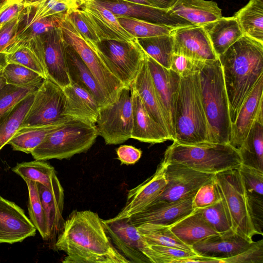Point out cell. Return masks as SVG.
<instances>
[{
	"instance_id": "obj_1",
	"label": "cell",
	"mask_w": 263,
	"mask_h": 263,
	"mask_svg": "<svg viewBox=\"0 0 263 263\" xmlns=\"http://www.w3.org/2000/svg\"><path fill=\"white\" fill-rule=\"evenodd\" d=\"M54 247L66 254L63 263H130L113 245L102 219L90 210L70 213Z\"/></svg>"
},
{
	"instance_id": "obj_2",
	"label": "cell",
	"mask_w": 263,
	"mask_h": 263,
	"mask_svg": "<svg viewBox=\"0 0 263 263\" xmlns=\"http://www.w3.org/2000/svg\"><path fill=\"white\" fill-rule=\"evenodd\" d=\"M218 59L232 124L243 102L263 76V43L243 34Z\"/></svg>"
},
{
	"instance_id": "obj_3",
	"label": "cell",
	"mask_w": 263,
	"mask_h": 263,
	"mask_svg": "<svg viewBox=\"0 0 263 263\" xmlns=\"http://www.w3.org/2000/svg\"><path fill=\"white\" fill-rule=\"evenodd\" d=\"M173 141L195 145L209 142V129L202 105L199 72L181 78L174 111Z\"/></svg>"
},
{
	"instance_id": "obj_4",
	"label": "cell",
	"mask_w": 263,
	"mask_h": 263,
	"mask_svg": "<svg viewBox=\"0 0 263 263\" xmlns=\"http://www.w3.org/2000/svg\"><path fill=\"white\" fill-rule=\"evenodd\" d=\"M201 97L206 116L209 142L229 143L231 130L229 106L219 59L205 61L199 72Z\"/></svg>"
},
{
	"instance_id": "obj_5",
	"label": "cell",
	"mask_w": 263,
	"mask_h": 263,
	"mask_svg": "<svg viewBox=\"0 0 263 263\" xmlns=\"http://www.w3.org/2000/svg\"><path fill=\"white\" fill-rule=\"evenodd\" d=\"M162 161L213 174L239 168L242 164L238 150L229 143L186 145L173 141L166 149Z\"/></svg>"
},
{
	"instance_id": "obj_6",
	"label": "cell",
	"mask_w": 263,
	"mask_h": 263,
	"mask_svg": "<svg viewBox=\"0 0 263 263\" xmlns=\"http://www.w3.org/2000/svg\"><path fill=\"white\" fill-rule=\"evenodd\" d=\"M98 136L96 125L71 119L49 135L31 154L35 160L68 159L87 152Z\"/></svg>"
},
{
	"instance_id": "obj_7",
	"label": "cell",
	"mask_w": 263,
	"mask_h": 263,
	"mask_svg": "<svg viewBox=\"0 0 263 263\" xmlns=\"http://www.w3.org/2000/svg\"><path fill=\"white\" fill-rule=\"evenodd\" d=\"M214 178L232 230L248 240L253 241L252 237L257 234L239 168L216 173Z\"/></svg>"
},
{
	"instance_id": "obj_8",
	"label": "cell",
	"mask_w": 263,
	"mask_h": 263,
	"mask_svg": "<svg viewBox=\"0 0 263 263\" xmlns=\"http://www.w3.org/2000/svg\"><path fill=\"white\" fill-rule=\"evenodd\" d=\"M98 136L106 144L116 145L131 138L133 106L131 87L123 86L114 100L100 108L97 121Z\"/></svg>"
},
{
	"instance_id": "obj_9",
	"label": "cell",
	"mask_w": 263,
	"mask_h": 263,
	"mask_svg": "<svg viewBox=\"0 0 263 263\" xmlns=\"http://www.w3.org/2000/svg\"><path fill=\"white\" fill-rule=\"evenodd\" d=\"M88 44L96 50L112 74L124 86L131 85L146 57L138 40L132 43L107 40Z\"/></svg>"
},
{
	"instance_id": "obj_10",
	"label": "cell",
	"mask_w": 263,
	"mask_h": 263,
	"mask_svg": "<svg viewBox=\"0 0 263 263\" xmlns=\"http://www.w3.org/2000/svg\"><path fill=\"white\" fill-rule=\"evenodd\" d=\"M27 43L44 65L48 79L62 88L71 84L66 61V43L60 26L40 34Z\"/></svg>"
},
{
	"instance_id": "obj_11",
	"label": "cell",
	"mask_w": 263,
	"mask_h": 263,
	"mask_svg": "<svg viewBox=\"0 0 263 263\" xmlns=\"http://www.w3.org/2000/svg\"><path fill=\"white\" fill-rule=\"evenodd\" d=\"M60 27L67 43L80 55L111 103L124 85L109 71L96 50L88 44L66 15Z\"/></svg>"
},
{
	"instance_id": "obj_12",
	"label": "cell",
	"mask_w": 263,
	"mask_h": 263,
	"mask_svg": "<svg viewBox=\"0 0 263 263\" xmlns=\"http://www.w3.org/2000/svg\"><path fill=\"white\" fill-rule=\"evenodd\" d=\"M162 162L164 166L166 184L151 204H166L195 194L202 185L212 180L214 176L213 174L201 172L181 164Z\"/></svg>"
},
{
	"instance_id": "obj_13",
	"label": "cell",
	"mask_w": 263,
	"mask_h": 263,
	"mask_svg": "<svg viewBox=\"0 0 263 263\" xmlns=\"http://www.w3.org/2000/svg\"><path fill=\"white\" fill-rule=\"evenodd\" d=\"M65 102L63 89L51 80L45 79L35 91L20 128L41 126L67 117L64 115Z\"/></svg>"
},
{
	"instance_id": "obj_14",
	"label": "cell",
	"mask_w": 263,
	"mask_h": 263,
	"mask_svg": "<svg viewBox=\"0 0 263 263\" xmlns=\"http://www.w3.org/2000/svg\"><path fill=\"white\" fill-rule=\"evenodd\" d=\"M102 221L114 246L130 263H151L143 253L147 244L129 218Z\"/></svg>"
},
{
	"instance_id": "obj_15",
	"label": "cell",
	"mask_w": 263,
	"mask_h": 263,
	"mask_svg": "<svg viewBox=\"0 0 263 263\" xmlns=\"http://www.w3.org/2000/svg\"><path fill=\"white\" fill-rule=\"evenodd\" d=\"M146 59L155 91L168 127L169 136L171 140H173L174 104L181 77L171 69L160 65L146 53Z\"/></svg>"
},
{
	"instance_id": "obj_16",
	"label": "cell",
	"mask_w": 263,
	"mask_h": 263,
	"mask_svg": "<svg viewBox=\"0 0 263 263\" xmlns=\"http://www.w3.org/2000/svg\"><path fill=\"white\" fill-rule=\"evenodd\" d=\"M94 30L100 42L115 40L127 43L138 39L129 33L120 24L117 15L98 4L96 0H88L79 7Z\"/></svg>"
},
{
	"instance_id": "obj_17",
	"label": "cell",
	"mask_w": 263,
	"mask_h": 263,
	"mask_svg": "<svg viewBox=\"0 0 263 263\" xmlns=\"http://www.w3.org/2000/svg\"><path fill=\"white\" fill-rule=\"evenodd\" d=\"M117 16L133 17L157 25L176 29L193 26L183 18L171 14L168 9L122 1L96 0Z\"/></svg>"
},
{
	"instance_id": "obj_18",
	"label": "cell",
	"mask_w": 263,
	"mask_h": 263,
	"mask_svg": "<svg viewBox=\"0 0 263 263\" xmlns=\"http://www.w3.org/2000/svg\"><path fill=\"white\" fill-rule=\"evenodd\" d=\"M164 171V164L161 162L152 176L128 191L124 206L110 219L130 218L144 211L163 192L166 184Z\"/></svg>"
},
{
	"instance_id": "obj_19",
	"label": "cell",
	"mask_w": 263,
	"mask_h": 263,
	"mask_svg": "<svg viewBox=\"0 0 263 263\" xmlns=\"http://www.w3.org/2000/svg\"><path fill=\"white\" fill-rule=\"evenodd\" d=\"M36 229L15 202L0 195V243L13 244L34 236Z\"/></svg>"
},
{
	"instance_id": "obj_20",
	"label": "cell",
	"mask_w": 263,
	"mask_h": 263,
	"mask_svg": "<svg viewBox=\"0 0 263 263\" xmlns=\"http://www.w3.org/2000/svg\"><path fill=\"white\" fill-rule=\"evenodd\" d=\"M174 53L206 61L218 59L202 26H190L174 29Z\"/></svg>"
},
{
	"instance_id": "obj_21",
	"label": "cell",
	"mask_w": 263,
	"mask_h": 263,
	"mask_svg": "<svg viewBox=\"0 0 263 263\" xmlns=\"http://www.w3.org/2000/svg\"><path fill=\"white\" fill-rule=\"evenodd\" d=\"M232 230L200 240L191 246L200 256L215 259L219 263L235 256L247 250L253 242Z\"/></svg>"
},
{
	"instance_id": "obj_22",
	"label": "cell",
	"mask_w": 263,
	"mask_h": 263,
	"mask_svg": "<svg viewBox=\"0 0 263 263\" xmlns=\"http://www.w3.org/2000/svg\"><path fill=\"white\" fill-rule=\"evenodd\" d=\"M195 195L166 204H151L142 212L131 217L130 222L136 227L144 223L171 227L194 211L193 200Z\"/></svg>"
},
{
	"instance_id": "obj_23",
	"label": "cell",
	"mask_w": 263,
	"mask_h": 263,
	"mask_svg": "<svg viewBox=\"0 0 263 263\" xmlns=\"http://www.w3.org/2000/svg\"><path fill=\"white\" fill-rule=\"evenodd\" d=\"M37 183L46 218L48 234V240L55 241L65 221L63 217L64 204V189L56 173L53 176L50 188Z\"/></svg>"
},
{
	"instance_id": "obj_24",
	"label": "cell",
	"mask_w": 263,
	"mask_h": 263,
	"mask_svg": "<svg viewBox=\"0 0 263 263\" xmlns=\"http://www.w3.org/2000/svg\"><path fill=\"white\" fill-rule=\"evenodd\" d=\"M263 101V76L242 104L235 122L231 124L229 144L238 150L254 122Z\"/></svg>"
},
{
	"instance_id": "obj_25",
	"label": "cell",
	"mask_w": 263,
	"mask_h": 263,
	"mask_svg": "<svg viewBox=\"0 0 263 263\" xmlns=\"http://www.w3.org/2000/svg\"><path fill=\"white\" fill-rule=\"evenodd\" d=\"M133 106L131 138L149 143L170 140L163 128L148 113L135 88L130 85Z\"/></svg>"
},
{
	"instance_id": "obj_26",
	"label": "cell",
	"mask_w": 263,
	"mask_h": 263,
	"mask_svg": "<svg viewBox=\"0 0 263 263\" xmlns=\"http://www.w3.org/2000/svg\"><path fill=\"white\" fill-rule=\"evenodd\" d=\"M63 89L65 95L64 115L96 125L100 106L96 98L76 84L71 83Z\"/></svg>"
},
{
	"instance_id": "obj_27",
	"label": "cell",
	"mask_w": 263,
	"mask_h": 263,
	"mask_svg": "<svg viewBox=\"0 0 263 263\" xmlns=\"http://www.w3.org/2000/svg\"><path fill=\"white\" fill-rule=\"evenodd\" d=\"M66 43V61L71 83L76 84L90 92L97 100L100 108L109 104L110 100L90 70L74 49Z\"/></svg>"
},
{
	"instance_id": "obj_28",
	"label": "cell",
	"mask_w": 263,
	"mask_h": 263,
	"mask_svg": "<svg viewBox=\"0 0 263 263\" xmlns=\"http://www.w3.org/2000/svg\"><path fill=\"white\" fill-rule=\"evenodd\" d=\"M239 171L246 192L255 230L257 234L262 235L263 172L242 164Z\"/></svg>"
},
{
	"instance_id": "obj_29",
	"label": "cell",
	"mask_w": 263,
	"mask_h": 263,
	"mask_svg": "<svg viewBox=\"0 0 263 263\" xmlns=\"http://www.w3.org/2000/svg\"><path fill=\"white\" fill-rule=\"evenodd\" d=\"M168 10L195 26H202L222 16L221 9L213 1L177 0Z\"/></svg>"
},
{
	"instance_id": "obj_30",
	"label": "cell",
	"mask_w": 263,
	"mask_h": 263,
	"mask_svg": "<svg viewBox=\"0 0 263 263\" xmlns=\"http://www.w3.org/2000/svg\"><path fill=\"white\" fill-rule=\"evenodd\" d=\"M131 85L137 91L148 113L163 128L170 137L168 127L155 91L146 57Z\"/></svg>"
},
{
	"instance_id": "obj_31",
	"label": "cell",
	"mask_w": 263,
	"mask_h": 263,
	"mask_svg": "<svg viewBox=\"0 0 263 263\" xmlns=\"http://www.w3.org/2000/svg\"><path fill=\"white\" fill-rule=\"evenodd\" d=\"M202 26L218 57L243 35L234 16H222Z\"/></svg>"
},
{
	"instance_id": "obj_32",
	"label": "cell",
	"mask_w": 263,
	"mask_h": 263,
	"mask_svg": "<svg viewBox=\"0 0 263 263\" xmlns=\"http://www.w3.org/2000/svg\"><path fill=\"white\" fill-rule=\"evenodd\" d=\"M238 151L242 165L263 172L262 105Z\"/></svg>"
},
{
	"instance_id": "obj_33",
	"label": "cell",
	"mask_w": 263,
	"mask_h": 263,
	"mask_svg": "<svg viewBox=\"0 0 263 263\" xmlns=\"http://www.w3.org/2000/svg\"><path fill=\"white\" fill-rule=\"evenodd\" d=\"M170 229L181 241L191 247L200 240L218 234L204 219L198 209H195Z\"/></svg>"
},
{
	"instance_id": "obj_34",
	"label": "cell",
	"mask_w": 263,
	"mask_h": 263,
	"mask_svg": "<svg viewBox=\"0 0 263 263\" xmlns=\"http://www.w3.org/2000/svg\"><path fill=\"white\" fill-rule=\"evenodd\" d=\"M66 117L51 124L35 127L19 128L8 143L14 151L31 153L50 134L63 126L70 120Z\"/></svg>"
},
{
	"instance_id": "obj_35",
	"label": "cell",
	"mask_w": 263,
	"mask_h": 263,
	"mask_svg": "<svg viewBox=\"0 0 263 263\" xmlns=\"http://www.w3.org/2000/svg\"><path fill=\"white\" fill-rule=\"evenodd\" d=\"M25 3L23 14L31 21L53 15L66 16L81 5L80 0H30Z\"/></svg>"
},
{
	"instance_id": "obj_36",
	"label": "cell",
	"mask_w": 263,
	"mask_h": 263,
	"mask_svg": "<svg viewBox=\"0 0 263 263\" xmlns=\"http://www.w3.org/2000/svg\"><path fill=\"white\" fill-rule=\"evenodd\" d=\"M234 16L243 34L263 43V0H250Z\"/></svg>"
},
{
	"instance_id": "obj_37",
	"label": "cell",
	"mask_w": 263,
	"mask_h": 263,
	"mask_svg": "<svg viewBox=\"0 0 263 263\" xmlns=\"http://www.w3.org/2000/svg\"><path fill=\"white\" fill-rule=\"evenodd\" d=\"M35 92L27 96L0 117V151L20 128L33 101Z\"/></svg>"
},
{
	"instance_id": "obj_38",
	"label": "cell",
	"mask_w": 263,
	"mask_h": 263,
	"mask_svg": "<svg viewBox=\"0 0 263 263\" xmlns=\"http://www.w3.org/2000/svg\"><path fill=\"white\" fill-rule=\"evenodd\" d=\"M143 253L151 263H198L204 260L193 251L171 247L147 245Z\"/></svg>"
},
{
	"instance_id": "obj_39",
	"label": "cell",
	"mask_w": 263,
	"mask_h": 263,
	"mask_svg": "<svg viewBox=\"0 0 263 263\" xmlns=\"http://www.w3.org/2000/svg\"><path fill=\"white\" fill-rule=\"evenodd\" d=\"M65 16L53 15L31 21L26 18L22 13L16 37L7 52L17 44L29 42L40 34L59 27Z\"/></svg>"
},
{
	"instance_id": "obj_40",
	"label": "cell",
	"mask_w": 263,
	"mask_h": 263,
	"mask_svg": "<svg viewBox=\"0 0 263 263\" xmlns=\"http://www.w3.org/2000/svg\"><path fill=\"white\" fill-rule=\"evenodd\" d=\"M144 51L163 67L170 69L174 54V38L170 34L139 39Z\"/></svg>"
},
{
	"instance_id": "obj_41",
	"label": "cell",
	"mask_w": 263,
	"mask_h": 263,
	"mask_svg": "<svg viewBox=\"0 0 263 263\" xmlns=\"http://www.w3.org/2000/svg\"><path fill=\"white\" fill-rule=\"evenodd\" d=\"M137 227L147 245L171 247L193 251L191 246L183 242L172 232L170 226L144 223Z\"/></svg>"
},
{
	"instance_id": "obj_42",
	"label": "cell",
	"mask_w": 263,
	"mask_h": 263,
	"mask_svg": "<svg viewBox=\"0 0 263 263\" xmlns=\"http://www.w3.org/2000/svg\"><path fill=\"white\" fill-rule=\"evenodd\" d=\"M12 171L24 180L35 181L48 188L51 187L53 176L56 173L52 165L41 160L17 163Z\"/></svg>"
},
{
	"instance_id": "obj_43",
	"label": "cell",
	"mask_w": 263,
	"mask_h": 263,
	"mask_svg": "<svg viewBox=\"0 0 263 263\" xmlns=\"http://www.w3.org/2000/svg\"><path fill=\"white\" fill-rule=\"evenodd\" d=\"M7 63L17 64L28 68L47 78L46 68L37 54L27 43L17 44L7 53Z\"/></svg>"
},
{
	"instance_id": "obj_44",
	"label": "cell",
	"mask_w": 263,
	"mask_h": 263,
	"mask_svg": "<svg viewBox=\"0 0 263 263\" xmlns=\"http://www.w3.org/2000/svg\"><path fill=\"white\" fill-rule=\"evenodd\" d=\"M117 16L121 26L138 39L170 34L174 29L133 17Z\"/></svg>"
},
{
	"instance_id": "obj_45",
	"label": "cell",
	"mask_w": 263,
	"mask_h": 263,
	"mask_svg": "<svg viewBox=\"0 0 263 263\" xmlns=\"http://www.w3.org/2000/svg\"><path fill=\"white\" fill-rule=\"evenodd\" d=\"M28 187V210L30 219L42 238L48 240V234L44 211L41 201L36 182L25 180Z\"/></svg>"
},
{
	"instance_id": "obj_46",
	"label": "cell",
	"mask_w": 263,
	"mask_h": 263,
	"mask_svg": "<svg viewBox=\"0 0 263 263\" xmlns=\"http://www.w3.org/2000/svg\"><path fill=\"white\" fill-rule=\"evenodd\" d=\"M1 72L7 84L17 86H40L45 79L36 72L14 63H7Z\"/></svg>"
},
{
	"instance_id": "obj_47",
	"label": "cell",
	"mask_w": 263,
	"mask_h": 263,
	"mask_svg": "<svg viewBox=\"0 0 263 263\" xmlns=\"http://www.w3.org/2000/svg\"><path fill=\"white\" fill-rule=\"evenodd\" d=\"M206 222L218 234L232 230V225L228 213L220 199L214 204L199 209Z\"/></svg>"
},
{
	"instance_id": "obj_48",
	"label": "cell",
	"mask_w": 263,
	"mask_h": 263,
	"mask_svg": "<svg viewBox=\"0 0 263 263\" xmlns=\"http://www.w3.org/2000/svg\"><path fill=\"white\" fill-rule=\"evenodd\" d=\"M40 86H17L6 84L0 90V117L27 96L34 93Z\"/></svg>"
},
{
	"instance_id": "obj_49",
	"label": "cell",
	"mask_w": 263,
	"mask_h": 263,
	"mask_svg": "<svg viewBox=\"0 0 263 263\" xmlns=\"http://www.w3.org/2000/svg\"><path fill=\"white\" fill-rule=\"evenodd\" d=\"M214 178L202 185L196 193L193 200L194 209L210 206L220 200Z\"/></svg>"
},
{
	"instance_id": "obj_50",
	"label": "cell",
	"mask_w": 263,
	"mask_h": 263,
	"mask_svg": "<svg viewBox=\"0 0 263 263\" xmlns=\"http://www.w3.org/2000/svg\"><path fill=\"white\" fill-rule=\"evenodd\" d=\"M66 17L88 44L100 43L94 30L79 8L70 12L66 15Z\"/></svg>"
},
{
	"instance_id": "obj_51",
	"label": "cell",
	"mask_w": 263,
	"mask_h": 263,
	"mask_svg": "<svg viewBox=\"0 0 263 263\" xmlns=\"http://www.w3.org/2000/svg\"><path fill=\"white\" fill-rule=\"evenodd\" d=\"M205 61L174 53L170 69L181 78L199 72Z\"/></svg>"
},
{
	"instance_id": "obj_52",
	"label": "cell",
	"mask_w": 263,
	"mask_h": 263,
	"mask_svg": "<svg viewBox=\"0 0 263 263\" xmlns=\"http://www.w3.org/2000/svg\"><path fill=\"white\" fill-rule=\"evenodd\" d=\"M222 263H263V240L252 243L240 254L222 260Z\"/></svg>"
},
{
	"instance_id": "obj_53",
	"label": "cell",
	"mask_w": 263,
	"mask_h": 263,
	"mask_svg": "<svg viewBox=\"0 0 263 263\" xmlns=\"http://www.w3.org/2000/svg\"><path fill=\"white\" fill-rule=\"evenodd\" d=\"M20 17L21 15L0 26V53H6L14 43L18 30Z\"/></svg>"
},
{
	"instance_id": "obj_54",
	"label": "cell",
	"mask_w": 263,
	"mask_h": 263,
	"mask_svg": "<svg viewBox=\"0 0 263 263\" xmlns=\"http://www.w3.org/2000/svg\"><path fill=\"white\" fill-rule=\"evenodd\" d=\"M25 8V0H5L0 4V26L20 16Z\"/></svg>"
},
{
	"instance_id": "obj_55",
	"label": "cell",
	"mask_w": 263,
	"mask_h": 263,
	"mask_svg": "<svg viewBox=\"0 0 263 263\" xmlns=\"http://www.w3.org/2000/svg\"><path fill=\"white\" fill-rule=\"evenodd\" d=\"M118 160L121 164L131 165L135 164L141 158L142 151L132 145H124L116 150Z\"/></svg>"
},
{
	"instance_id": "obj_56",
	"label": "cell",
	"mask_w": 263,
	"mask_h": 263,
	"mask_svg": "<svg viewBox=\"0 0 263 263\" xmlns=\"http://www.w3.org/2000/svg\"><path fill=\"white\" fill-rule=\"evenodd\" d=\"M153 7L163 9H168L171 8L177 1V0H147Z\"/></svg>"
},
{
	"instance_id": "obj_57",
	"label": "cell",
	"mask_w": 263,
	"mask_h": 263,
	"mask_svg": "<svg viewBox=\"0 0 263 263\" xmlns=\"http://www.w3.org/2000/svg\"><path fill=\"white\" fill-rule=\"evenodd\" d=\"M122 1L124 2H129L131 3H134L136 4H140L143 5H146L148 6H152L151 3L147 0H117ZM153 7V6H152Z\"/></svg>"
},
{
	"instance_id": "obj_58",
	"label": "cell",
	"mask_w": 263,
	"mask_h": 263,
	"mask_svg": "<svg viewBox=\"0 0 263 263\" xmlns=\"http://www.w3.org/2000/svg\"><path fill=\"white\" fill-rule=\"evenodd\" d=\"M1 71H0V90L7 84L6 80L3 76Z\"/></svg>"
},
{
	"instance_id": "obj_59",
	"label": "cell",
	"mask_w": 263,
	"mask_h": 263,
	"mask_svg": "<svg viewBox=\"0 0 263 263\" xmlns=\"http://www.w3.org/2000/svg\"><path fill=\"white\" fill-rule=\"evenodd\" d=\"M80 3H81V4L82 3H83V2H84L86 1H88V0H80Z\"/></svg>"
},
{
	"instance_id": "obj_60",
	"label": "cell",
	"mask_w": 263,
	"mask_h": 263,
	"mask_svg": "<svg viewBox=\"0 0 263 263\" xmlns=\"http://www.w3.org/2000/svg\"><path fill=\"white\" fill-rule=\"evenodd\" d=\"M5 0H0V4H2Z\"/></svg>"
},
{
	"instance_id": "obj_61",
	"label": "cell",
	"mask_w": 263,
	"mask_h": 263,
	"mask_svg": "<svg viewBox=\"0 0 263 263\" xmlns=\"http://www.w3.org/2000/svg\"><path fill=\"white\" fill-rule=\"evenodd\" d=\"M29 1H30V0H25V2H28Z\"/></svg>"
}]
</instances>
